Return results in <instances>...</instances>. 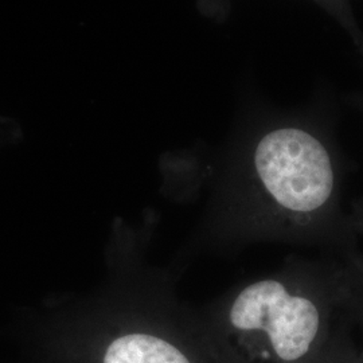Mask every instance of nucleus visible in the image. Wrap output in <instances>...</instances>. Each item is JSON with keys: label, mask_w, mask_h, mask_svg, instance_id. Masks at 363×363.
I'll return each instance as SVG.
<instances>
[{"label": "nucleus", "mask_w": 363, "mask_h": 363, "mask_svg": "<svg viewBox=\"0 0 363 363\" xmlns=\"http://www.w3.org/2000/svg\"><path fill=\"white\" fill-rule=\"evenodd\" d=\"M340 259L345 261L347 271L346 311L355 330H358L361 334V343L358 346L363 359V253L358 250L350 256Z\"/></svg>", "instance_id": "nucleus-5"}, {"label": "nucleus", "mask_w": 363, "mask_h": 363, "mask_svg": "<svg viewBox=\"0 0 363 363\" xmlns=\"http://www.w3.org/2000/svg\"><path fill=\"white\" fill-rule=\"evenodd\" d=\"M349 216L355 232L359 234V237H363V196L352 202Z\"/></svg>", "instance_id": "nucleus-7"}, {"label": "nucleus", "mask_w": 363, "mask_h": 363, "mask_svg": "<svg viewBox=\"0 0 363 363\" xmlns=\"http://www.w3.org/2000/svg\"><path fill=\"white\" fill-rule=\"evenodd\" d=\"M315 3L320 10H323L337 26L345 31V34L354 46V49L358 52L363 62V28L359 25V21L355 15L352 1L351 0H310ZM202 10L205 13L216 16L223 18L230 6V0H201Z\"/></svg>", "instance_id": "nucleus-4"}, {"label": "nucleus", "mask_w": 363, "mask_h": 363, "mask_svg": "<svg viewBox=\"0 0 363 363\" xmlns=\"http://www.w3.org/2000/svg\"><path fill=\"white\" fill-rule=\"evenodd\" d=\"M313 363H363L349 313L337 325L334 337Z\"/></svg>", "instance_id": "nucleus-6"}, {"label": "nucleus", "mask_w": 363, "mask_h": 363, "mask_svg": "<svg viewBox=\"0 0 363 363\" xmlns=\"http://www.w3.org/2000/svg\"><path fill=\"white\" fill-rule=\"evenodd\" d=\"M340 100L351 109L363 115V89L350 91V93L345 94L343 97H340Z\"/></svg>", "instance_id": "nucleus-8"}, {"label": "nucleus", "mask_w": 363, "mask_h": 363, "mask_svg": "<svg viewBox=\"0 0 363 363\" xmlns=\"http://www.w3.org/2000/svg\"><path fill=\"white\" fill-rule=\"evenodd\" d=\"M337 96L320 86L298 106H262L230 156L217 232L233 241H276L358 252L343 208L347 162L337 140Z\"/></svg>", "instance_id": "nucleus-1"}, {"label": "nucleus", "mask_w": 363, "mask_h": 363, "mask_svg": "<svg viewBox=\"0 0 363 363\" xmlns=\"http://www.w3.org/2000/svg\"><path fill=\"white\" fill-rule=\"evenodd\" d=\"M345 261L291 256L238 286L206 313L218 363H313L346 318Z\"/></svg>", "instance_id": "nucleus-2"}, {"label": "nucleus", "mask_w": 363, "mask_h": 363, "mask_svg": "<svg viewBox=\"0 0 363 363\" xmlns=\"http://www.w3.org/2000/svg\"><path fill=\"white\" fill-rule=\"evenodd\" d=\"M103 363H199L193 355L164 337L150 333L133 331L112 339Z\"/></svg>", "instance_id": "nucleus-3"}]
</instances>
